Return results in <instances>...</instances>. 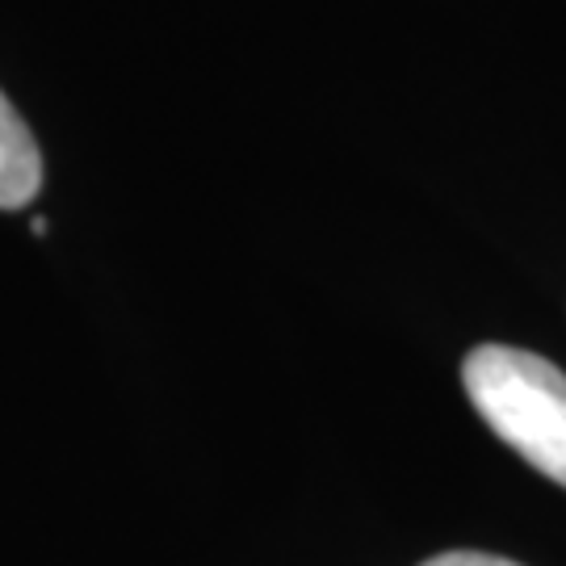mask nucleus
Masks as SVG:
<instances>
[{
  "mask_svg": "<svg viewBox=\"0 0 566 566\" xmlns=\"http://www.w3.org/2000/svg\"><path fill=\"white\" fill-rule=\"evenodd\" d=\"M462 386L504 446L566 486V374L558 365L525 348L483 344L462 361Z\"/></svg>",
  "mask_w": 566,
  "mask_h": 566,
  "instance_id": "nucleus-1",
  "label": "nucleus"
},
{
  "mask_svg": "<svg viewBox=\"0 0 566 566\" xmlns=\"http://www.w3.org/2000/svg\"><path fill=\"white\" fill-rule=\"evenodd\" d=\"M42 185V151L30 126L0 93V210H21L34 202Z\"/></svg>",
  "mask_w": 566,
  "mask_h": 566,
  "instance_id": "nucleus-2",
  "label": "nucleus"
},
{
  "mask_svg": "<svg viewBox=\"0 0 566 566\" xmlns=\"http://www.w3.org/2000/svg\"><path fill=\"white\" fill-rule=\"evenodd\" d=\"M420 566H521L507 563V558H495V554H474V549H458V554H437Z\"/></svg>",
  "mask_w": 566,
  "mask_h": 566,
  "instance_id": "nucleus-3",
  "label": "nucleus"
}]
</instances>
